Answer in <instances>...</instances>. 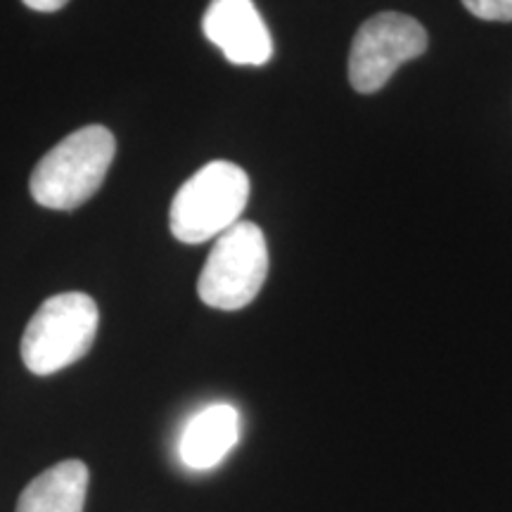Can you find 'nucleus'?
I'll return each mask as SVG.
<instances>
[{
    "label": "nucleus",
    "mask_w": 512,
    "mask_h": 512,
    "mask_svg": "<svg viewBox=\"0 0 512 512\" xmlns=\"http://www.w3.org/2000/svg\"><path fill=\"white\" fill-rule=\"evenodd\" d=\"M117 155L110 128L91 124L60 140L31 171V197L46 209L72 211L100 190Z\"/></svg>",
    "instance_id": "nucleus-1"
},
{
    "label": "nucleus",
    "mask_w": 512,
    "mask_h": 512,
    "mask_svg": "<svg viewBox=\"0 0 512 512\" xmlns=\"http://www.w3.org/2000/svg\"><path fill=\"white\" fill-rule=\"evenodd\" d=\"M249 200V176L242 166L216 159L181 185L169 211L171 233L185 245L216 240L240 221Z\"/></svg>",
    "instance_id": "nucleus-2"
},
{
    "label": "nucleus",
    "mask_w": 512,
    "mask_h": 512,
    "mask_svg": "<svg viewBox=\"0 0 512 512\" xmlns=\"http://www.w3.org/2000/svg\"><path fill=\"white\" fill-rule=\"evenodd\" d=\"M100 311L93 297L64 292L46 299L22 337V361L34 375L60 373L93 347Z\"/></svg>",
    "instance_id": "nucleus-3"
},
{
    "label": "nucleus",
    "mask_w": 512,
    "mask_h": 512,
    "mask_svg": "<svg viewBox=\"0 0 512 512\" xmlns=\"http://www.w3.org/2000/svg\"><path fill=\"white\" fill-rule=\"evenodd\" d=\"M266 275L264 230L252 221H238L216 238L197 280V294L211 309L240 311L254 302Z\"/></svg>",
    "instance_id": "nucleus-4"
},
{
    "label": "nucleus",
    "mask_w": 512,
    "mask_h": 512,
    "mask_svg": "<svg viewBox=\"0 0 512 512\" xmlns=\"http://www.w3.org/2000/svg\"><path fill=\"white\" fill-rule=\"evenodd\" d=\"M427 50V31L418 19L401 12H380L361 24L349 53V81L356 93L384 88L403 62Z\"/></svg>",
    "instance_id": "nucleus-5"
},
{
    "label": "nucleus",
    "mask_w": 512,
    "mask_h": 512,
    "mask_svg": "<svg viewBox=\"0 0 512 512\" xmlns=\"http://www.w3.org/2000/svg\"><path fill=\"white\" fill-rule=\"evenodd\" d=\"M202 31L238 67H261L273 57V38L254 0H211Z\"/></svg>",
    "instance_id": "nucleus-6"
},
{
    "label": "nucleus",
    "mask_w": 512,
    "mask_h": 512,
    "mask_svg": "<svg viewBox=\"0 0 512 512\" xmlns=\"http://www.w3.org/2000/svg\"><path fill=\"white\" fill-rule=\"evenodd\" d=\"M240 439V413L230 403H211L185 425L178 453L190 470H211L233 451Z\"/></svg>",
    "instance_id": "nucleus-7"
},
{
    "label": "nucleus",
    "mask_w": 512,
    "mask_h": 512,
    "mask_svg": "<svg viewBox=\"0 0 512 512\" xmlns=\"http://www.w3.org/2000/svg\"><path fill=\"white\" fill-rule=\"evenodd\" d=\"M88 472L81 460H62L22 491L15 512H83L88 494Z\"/></svg>",
    "instance_id": "nucleus-8"
},
{
    "label": "nucleus",
    "mask_w": 512,
    "mask_h": 512,
    "mask_svg": "<svg viewBox=\"0 0 512 512\" xmlns=\"http://www.w3.org/2000/svg\"><path fill=\"white\" fill-rule=\"evenodd\" d=\"M463 5L486 22H512V0H463Z\"/></svg>",
    "instance_id": "nucleus-9"
},
{
    "label": "nucleus",
    "mask_w": 512,
    "mask_h": 512,
    "mask_svg": "<svg viewBox=\"0 0 512 512\" xmlns=\"http://www.w3.org/2000/svg\"><path fill=\"white\" fill-rule=\"evenodd\" d=\"M22 3L36 12H57L62 10L69 0H22Z\"/></svg>",
    "instance_id": "nucleus-10"
}]
</instances>
